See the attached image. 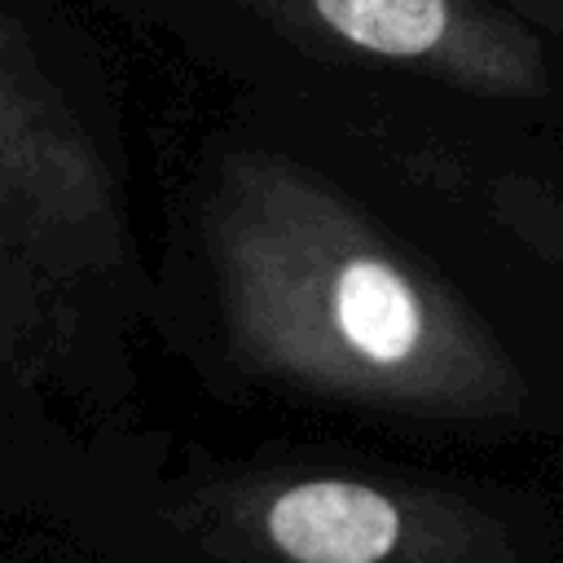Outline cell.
I'll list each match as a JSON object with an SVG mask.
<instances>
[{"label": "cell", "mask_w": 563, "mask_h": 563, "mask_svg": "<svg viewBox=\"0 0 563 563\" xmlns=\"http://www.w3.org/2000/svg\"><path fill=\"white\" fill-rule=\"evenodd\" d=\"M167 563H563V488L339 440L198 453L145 497Z\"/></svg>", "instance_id": "2"}, {"label": "cell", "mask_w": 563, "mask_h": 563, "mask_svg": "<svg viewBox=\"0 0 563 563\" xmlns=\"http://www.w3.org/2000/svg\"><path fill=\"white\" fill-rule=\"evenodd\" d=\"M0 251L70 282H114L132 251L114 167L0 0Z\"/></svg>", "instance_id": "4"}, {"label": "cell", "mask_w": 563, "mask_h": 563, "mask_svg": "<svg viewBox=\"0 0 563 563\" xmlns=\"http://www.w3.org/2000/svg\"><path fill=\"white\" fill-rule=\"evenodd\" d=\"M260 88H356L563 132V44L497 0H202Z\"/></svg>", "instance_id": "3"}, {"label": "cell", "mask_w": 563, "mask_h": 563, "mask_svg": "<svg viewBox=\"0 0 563 563\" xmlns=\"http://www.w3.org/2000/svg\"><path fill=\"white\" fill-rule=\"evenodd\" d=\"M497 4H506L515 18H523L554 44H563V0H497Z\"/></svg>", "instance_id": "5"}, {"label": "cell", "mask_w": 563, "mask_h": 563, "mask_svg": "<svg viewBox=\"0 0 563 563\" xmlns=\"http://www.w3.org/2000/svg\"><path fill=\"white\" fill-rule=\"evenodd\" d=\"M189 238L238 396L563 471V277L330 106L260 88L202 163Z\"/></svg>", "instance_id": "1"}]
</instances>
